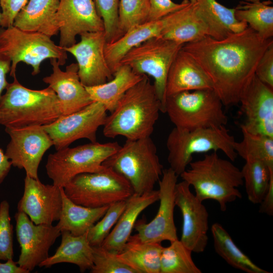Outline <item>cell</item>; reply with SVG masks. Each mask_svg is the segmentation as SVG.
I'll return each mask as SVG.
<instances>
[{
    "mask_svg": "<svg viewBox=\"0 0 273 273\" xmlns=\"http://www.w3.org/2000/svg\"><path fill=\"white\" fill-rule=\"evenodd\" d=\"M272 43V38L264 39L248 26L220 39L205 36L184 44L182 49L206 73L223 106L230 107L239 104L259 60Z\"/></svg>",
    "mask_w": 273,
    "mask_h": 273,
    "instance_id": "cell-1",
    "label": "cell"
},
{
    "mask_svg": "<svg viewBox=\"0 0 273 273\" xmlns=\"http://www.w3.org/2000/svg\"><path fill=\"white\" fill-rule=\"evenodd\" d=\"M161 110L154 85L148 75H144L107 116L103 134L108 138L122 136L131 140L150 136Z\"/></svg>",
    "mask_w": 273,
    "mask_h": 273,
    "instance_id": "cell-2",
    "label": "cell"
},
{
    "mask_svg": "<svg viewBox=\"0 0 273 273\" xmlns=\"http://www.w3.org/2000/svg\"><path fill=\"white\" fill-rule=\"evenodd\" d=\"M0 98V124L5 128L48 125L63 116L55 92L48 86L34 90L22 85L16 76Z\"/></svg>",
    "mask_w": 273,
    "mask_h": 273,
    "instance_id": "cell-3",
    "label": "cell"
},
{
    "mask_svg": "<svg viewBox=\"0 0 273 273\" xmlns=\"http://www.w3.org/2000/svg\"><path fill=\"white\" fill-rule=\"evenodd\" d=\"M189 165L179 176L193 187L194 194L202 202L215 200L221 211H225L228 204L242 198L238 189L244 184L241 170L232 161L221 158L213 151Z\"/></svg>",
    "mask_w": 273,
    "mask_h": 273,
    "instance_id": "cell-4",
    "label": "cell"
},
{
    "mask_svg": "<svg viewBox=\"0 0 273 273\" xmlns=\"http://www.w3.org/2000/svg\"><path fill=\"white\" fill-rule=\"evenodd\" d=\"M103 165L124 177L138 195L153 191L164 169L150 136L126 140Z\"/></svg>",
    "mask_w": 273,
    "mask_h": 273,
    "instance_id": "cell-5",
    "label": "cell"
},
{
    "mask_svg": "<svg viewBox=\"0 0 273 273\" xmlns=\"http://www.w3.org/2000/svg\"><path fill=\"white\" fill-rule=\"evenodd\" d=\"M234 136L225 126L187 130L174 127L166 140L167 160L178 175L193 160L195 154L221 151L232 162L237 157Z\"/></svg>",
    "mask_w": 273,
    "mask_h": 273,
    "instance_id": "cell-6",
    "label": "cell"
},
{
    "mask_svg": "<svg viewBox=\"0 0 273 273\" xmlns=\"http://www.w3.org/2000/svg\"><path fill=\"white\" fill-rule=\"evenodd\" d=\"M223 105L211 89L180 92L167 97L165 113L175 127L193 130L225 126Z\"/></svg>",
    "mask_w": 273,
    "mask_h": 273,
    "instance_id": "cell-7",
    "label": "cell"
},
{
    "mask_svg": "<svg viewBox=\"0 0 273 273\" xmlns=\"http://www.w3.org/2000/svg\"><path fill=\"white\" fill-rule=\"evenodd\" d=\"M67 53L44 34L22 30L13 25L0 28V53L11 61L10 75L13 78L20 62L30 65L32 75L35 76L40 72V64L46 59H56L60 65H64Z\"/></svg>",
    "mask_w": 273,
    "mask_h": 273,
    "instance_id": "cell-8",
    "label": "cell"
},
{
    "mask_svg": "<svg viewBox=\"0 0 273 273\" xmlns=\"http://www.w3.org/2000/svg\"><path fill=\"white\" fill-rule=\"evenodd\" d=\"M63 189L73 202L90 208L109 206L126 200L134 194L130 184L124 177L105 166L99 171L74 176Z\"/></svg>",
    "mask_w": 273,
    "mask_h": 273,
    "instance_id": "cell-9",
    "label": "cell"
},
{
    "mask_svg": "<svg viewBox=\"0 0 273 273\" xmlns=\"http://www.w3.org/2000/svg\"><path fill=\"white\" fill-rule=\"evenodd\" d=\"M120 146L116 142H95L56 150L48 156L47 174L53 184L63 188L78 174L101 170L104 167L103 163Z\"/></svg>",
    "mask_w": 273,
    "mask_h": 273,
    "instance_id": "cell-10",
    "label": "cell"
},
{
    "mask_svg": "<svg viewBox=\"0 0 273 273\" xmlns=\"http://www.w3.org/2000/svg\"><path fill=\"white\" fill-rule=\"evenodd\" d=\"M184 44L160 37H152L130 50L120 66H129L135 73L154 79V85L165 113L166 83L170 67Z\"/></svg>",
    "mask_w": 273,
    "mask_h": 273,
    "instance_id": "cell-11",
    "label": "cell"
},
{
    "mask_svg": "<svg viewBox=\"0 0 273 273\" xmlns=\"http://www.w3.org/2000/svg\"><path fill=\"white\" fill-rule=\"evenodd\" d=\"M107 110L99 102H93L83 109L58 119L42 127L53 142L56 150L69 147L77 140L97 142V132L107 116Z\"/></svg>",
    "mask_w": 273,
    "mask_h": 273,
    "instance_id": "cell-12",
    "label": "cell"
},
{
    "mask_svg": "<svg viewBox=\"0 0 273 273\" xmlns=\"http://www.w3.org/2000/svg\"><path fill=\"white\" fill-rule=\"evenodd\" d=\"M10 141L5 154L12 165L24 169L26 175L38 179V170L46 152L53 142L42 127L33 125L18 128H5Z\"/></svg>",
    "mask_w": 273,
    "mask_h": 273,
    "instance_id": "cell-13",
    "label": "cell"
},
{
    "mask_svg": "<svg viewBox=\"0 0 273 273\" xmlns=\"http://www.w3.org/2000/svg\"><path fill=\"white\" fill-rule=\"evenodd\" d=\"M16 232L21 252L17 261L29 272L49 257V251L61 233L56 225L35 224L27 214L15 213Z\"/></svg>",
    "mask_w": 273,
    "mask_h": 273,
    "instance_id": "cell-14",
    "label": "cell"
},
{
    "mask_svg": "<svg viewBox=\"0 0 273 273\" xmlns=\"http://www.w3.org/2000/svg\"><path fill=\"white\" fill-rule=\"evenodd\" d=\"M162 176L159 180L160 204L156 216L148 223L144 219L139 220L134 226L144 242H171L178 239L174 220V191L178 175L169 167L163 169Z\"/></svg>",
    "mask_w": 273,
    "mask_h": 273,
    "instance_id": "cell-15",
    "label": "cell"
},
{
    "mask_svg": "<svg viewBox=\"0 0 273 273\" xmlns=\"http://www.w3.org/2000/svg\"><path fill=\"white\" fill-rule=\"evenodd\" d=\"M80 40L65 50L76 59L78 74L85 87L104 83L112 79V73L106 60L105 48L107 42L104 31L85 32Z\"/></svg>",
    "mask_w": 273,
    "mask_h": 273,
    "instance_id": "cell-16",
    "label": "cell"
},
{
    "mask_svg": "<svg viewBox=\"0 0 273 273\" xmlns=\"http://www.w3.org/2000/svg\"><path fill=\"white\" fill-rule=\"evenodd\" d=\"M190 187L183 180L177 183L175 187V204L183 217L180 240L192 252L201 253L208 244V213L203 202L191 192Z\"/></svg>",
    "mask_w": 273,
    "mask_h": 273,
    "instance_id": "cell-17",
    "label": "cell"
},
{
    "mask_svg": "<svg viewBox=\"0 0 273 273\" xmlns=\"http://www.w3.org/2000/svg\"><path fill=\"white\" fill-rule=\"evenodd\" d=\"M56 21L60 32L59 45L63 48L76 43L78 35L104 31L103 21L93 0H60Z\"/></svg>",
    "mask_w": 273,
    "mask_h": 273,
    "instance_id": "cell-18",
    "label": "cell"
},
{
    "mask_svg": "<svg viewBox=\"0 0 273 273\" xmlns=\"http://www.w3.org/2000/svg\"><path fill=\"white\" fill-rule=\"evenodd\" d=\"M244 120L240 127L247 131L273 138V88L254 75L239 102Z\"/></svg>",
    "mask_w": 273,
    "mask_h": 273,
    "instance_id": "cell-19",
    "label": "cell"
},
{
    "mask_svg": "<svg viewBox=\"0 0 273 273\" xmlns=\"http://www.w3.org/2000/svg\"><path fill=\"white\" fill-rule=\"evenodd\" d=\"M55 185H46L26 175L23 196L18 211L25 213L35 224H52L58 220L62 206V189Z\"/></svg>",
    "mask_w": 273,
    "mask_h": 273,
    "instance_id": "cell-20",
    "label": "cell"
},
{
    "mask_svg": "<svg viewBox=\"0 0 273 273\" xmlns=\"http://www.w3.org/2000/svg\"><path fill=\"white\" fill-rule=\"evenodd\" d=\"M50 62L53 72L42 80L56 93L63 116L79 111L93 102L80 80L77 63L69 65L62 71L57 59H51Z\"/></svg>",
    "mask_w": 273,
    "mask_h": 273,
    "instance_id": "cell-21",
    "label": "cell"
},
{
    "mask_svg": "<svg viewBox=\"0 0 273 273\" xmlns=\"http://www.w3.org/2000/svg\"><path fill=\"white\" fill-rule=\"evenodd\" d=\"M163 27L159 37L181 44L205 36L215 38L207 22L197 10L196 4L187 6L162 18Z\"/></svg>",
    "mask_w": 273,
    "mask_h": 273,
    "instance_id": "cell-22",
    "label": "cell"
},
{
    "mask_svg": "<svg viewBox=\"0 0 273 273\" xmlns=\"http://www.w3.org/2000/svg\"><path fill=\"white\" fill-rule=\"evenodd\" d=\"M208 89H213L209 78L192 57L181 48L168 73L166 98L180 92Z\"/></svg>",
    "mask_w": 273,
    "mask_h": 273,
    "instance_id": "cell-23",
    "label": "cell"
},
{
    "mask_svg": "<svg viewBox=\"0 0 273 273\" xmlns=\"http://www.w3.org/2000/svg\"><path fill=\"white\" fill-rule=\"evenodd\" d=\"M159 199V190L132 195L127 199L124 211L101 246L116 254L120 252L131 236L139 215Z\"/></svg>",
    "mask_w": 273,
    "mask_h": 273,
    "instance_id": "cell-24",
    "label": "cell"
},
{
    "mask_svg": "<svg viewBox=\"0 0 273 273\" xmlns=\"http://www.w3.org/2000/svg\"><path fill=\"white\" fill-rule=\"evenodd\" d=\"M60 0H28L15 17L13 26L50 37L59 32L56 15Z\"/></svg>",
    "mask_w": 273,
    "mask_h": 273,
    "instance_id": "cell-25",
    "label": "cell"
},
{
    "mask_svg": "<svg viewBox=\"0 0 273 273\" xmlns=\"http://www.w3.org/2000/svg\"><path fill=\"white\" fill-rule=\"evenodd\" d=\"M163 27L161 19L136 25L112 42H107L105 55L113 75L124 56L132 48L154 37H159Z\"/></svg>",
    "mask_w": 273,
    "mask_h": 273,
    "instance_id": "cell-26",
    "label": "cell"
},
{
    "mask_svg": "<svg viewBox=\"0 0 273 273\" xmlns=\"http://www.w3.org/2000/svg\"><path fill=\"white\" fill-rule=\"evenodd\" d=\"M61 235V242L55 253L38 266L48 268L58 263H69L76 265L82 272L90 269L93 264V248L87 239V232L74 236L65 231Z\"/></svg>",
    "mask_w": 273,
    "mask_h": 273,
    "instance_id": "cell-27",
    "label": "cell"
},
{
    "mask_svg": "<svg viewBox=\"0 0 273 273\" xmlns=\"http://www.w3.org/2000/svg\"><path fill=\"white\" fill-rule=\"evenodd\" d=\"M161 243L142 241L137 234L131 235L120 252L119 260L138 273H160Z\"/></svg>",
    "mask_w": 273,
    "mask_h": 273,
    "instance_id": "cell-28",
    "label": "cell"
},
{
    "mask_svg": "<svg viewBox=\"0 0 273 273\" xmlns=\"http://www.w3.org/2000/svg\"><path fill=\"white\" fill-rule=\"evenodd\" d=\"M143 76L133 72L129 66L121 65L112 79L101 84L85 87L93 102L100 103L111 113L125 93L139 82Z\"/></svg>",
    "mask_w": 273,
    "mask_h": 273,
    "instance_id": "cell-29",
    "label": "cell"
},
{
    "mask_svg": "<svg viewBox=\"0 0 273 273\" xmlns=\"http://www.w3.org/2000/svg\"><path fill=\"white\" fill-rule=\"evenodd\" d=\"M62 206L57 227L61 233L68 232L74 236L86 233L105 214L109 206L90 208L71 200L62 189Z\"/></svg>",
    "mask_w": 273,
    "mask_h": 273,
    "instance_id": "cell-30",
    "label": "cell"
},
{
    "mask_svg": "<svg viewBox=\"0 0 273 273\" xmlns=\"http://www.w3.org/2000/svg\"><path fill=\"white\" fill-rule=\"evenodd\" d=\"M196 4L198 11L214 32L215 39L240 32L248 26L237 19L235 8H226L216 0H197Z\"/></svg>",
    "mask_w": 273,
    "mask_h": 273,
    "instance_id": "cell-31",
    "label": "cell"
},
{
    "mask_svg": "<svg viewBox=\"0 0 273 273\" xmlns=\"http://www.w3.org/2000/svg\"><path fill=\"white\" fill-rule=\"evenodd\" d=\"M211 231L215 251L229 265L247 273L269 272L256 265L244 253L220 223H213Z\"/></svg>",
    "mask_w": 273,
    "mask_h": 273,
    "instance_id": "cell-32",
    "label": "cell"
},
{
    "mask_svg": "<svg viewBox=\"0 0 273 273\" xmlns=\"http://www.w3.org/2000/svg\"><path fill=\"white\" fill-rule=\"evenodd\" d=\"M270 1L241 2L235 8V17L264 39L272 38L273 7Z\"/></svg>",
    "mask_w": 273,
    "mask_h": 273,
    "instance_id": "cell-33",
    "label": "cell"
},
{
    "mask_svg": "<svg viewBox=\"0 0 273 273\" xmlns=\"http://www.w3.org/2000/svg\"><path fill=\"white\" fill-rule=\"evenodd\" d=\"M241 170L248 200L253 204H260L273 178V168L262 161L247 158Z\"/></svg>",
    "mask_w": 273,
    "mask_h": 273,
    "instance_id": "cell-34",
    "label": "cell"
},
{
    "mask_svg": "<svg viewBox=\"0 0 273 273\" xmlns=\"http://www.w3.org/2000/svg\"><path fill=\"white\" fill-rule=\"evenodd\" d=\"M192 251L180 240L163 247L160 257V273H201L192 257Z\"/></svg>",
    "mask_w": 273,
    "mask_h": 273,
    "instance_id": "cell-35",
    "label": "cell"
},
{
    "mask_svg": "<svg viewBox=\"0 0 273 273\" xmlns=\"http://www.w3.org/2000/svg\"><path fill=\"white\" fill-rule=\"evenodd\" d=\"M242 140L235 142L234 149L244 160L253 158L265 163L273 168V138L259 134H253L241 128Z\"/></svg>",
    "mask_w": 273,
    "mask_h": 273,
    "instance_id": "cell-36",
    "label": "cell"
},
{
    "mask_svg": "<svg viewBox=\"0 0 273 273\" xmlns=\"http://www.w3.org/2000/svg\"><path fill=\"white\" fill-rule=\"evenodd\" d=\"M149 9V0H119L118 38L132 27L147 22Z\"/></svg>",
    "mask_w": 273,
    "mask_h": 273,
    "instance_id": "cell-37",
    "label": "cell"
},
{
    "mask_svg": "<svg viewBox=\"0 0 273 273\" xmlns=\"http://www.w3.org/2000/svg\"><path fill=\"white\" fill-rule=\"evenodd\" d=\"M126 200L118 201L109 205L101 220L95 223L87 232V239L92 247L102 245L124 211Z\"/></svg>",
    "mask_w": 273,
    "mask_h": 273,
    "instance_id": "cell-38",
    "label": "cell"
},
{
    "mask_svg": "<svg viewBox=\"0 0 273 273\" xmlns=\"http://www.w3.org/2000/svg\"><path fill=\"white\" fill-rule=\"evenodd\" d=\"M93 264L91 273H138L118 259L116 254L101 246L93 247Z\"/></svg>",
    "mask_w": 273,
    "mask_h": 273,
    "instance_id": "cell-39",
    "label": "cell"
},
{
    "mask_svg": "<svg viewBox=\"0 0 273 273\" xmlns=\"http://www.w3.org/2000/svg\"><path fill=\"white\" fill-rule=\"evenodd\" d=\"M97 11L102 18L107 42H112L118 36L119 0H93Z\"/></svg>",
    "mask_w": 273,
    "mask_h": 273,
    "instance_id": "cell-40",
    "label": "cell"
},
{
    "mask_svg": "<svg viewBox=\"0 0 273 273\" xmlns=\"http://www.w3.org/2000/svg\"><path fill=\"white\" fill-rule=\"evenodd\" d=\"M13 235L10 205L7 200H3L0 203V261L13 258Z\"/></svg>",
    "mask_w": 273,
    "mask_h": 273,
    "instance_id": "cell-41",
    "label": "cell"
},
{
    "mask_svg": "<svg viewBox=\"0 0 273 273\" xmlns=\"http://www.w3.org/2000/svg\"><path fill=\"white\" fill-rule=\"evenodd\" d=\"M190 2L184 0L181 3H175L172 0H149L150 9L147 22L161 19L166 15L179 10Z\"/></svg>",
    "mask_w": 273,
    "mask_h": 273,
    "instance_id": "cell-42",
    "label": "cell"
},
{
    "mask_svg": "<svg viewBox=\"0 0 273 273\" xmlns=\"http://www.w3.org/2000/svg\"><path fill=\"white\" fill-rule=\"evenodd\" d=\"M255 75L261 82L273 88V43L268 47L261 57Z\"/></svg>",
    "mask_w": 273,
    "mask_h": 273,
    "instance_id": "cell-43",
    "label": "cell"
},
{
    "mask_svg": "<svg viewBox=\"0 0 273 273\" xmlns=\"http://www.w3.org/2000/svg\"><path fill=\"white\" fill-rule=\"evenodd\" d=\"M28 0H0L3 21L1 27L13 25L17 14L26 5Z\"/></svg>",
    "mask_w": 273,
    "mask_h": 273,
    "instance_id": "cell-44",
    "label": "cell"
},
{
    "mask_svg": "<svg viewBox=\"0 0 273 273\" xmlns=\"http://www.w3.org/2000/svg\"><path fill=\"white\" fill-rule=\"evenodd\" d=\"M11 65V61L0 53V98L9 84L7 75L10 72Z\"/></svg>",
    "mask_w": 273,
    "mask_h": 273,
    "instance_id": "cell-45",
    "label": "cell"
},
{
    "mask_svg": "<svg viewBox=\"0 0 273 273\" xmlns=\"http://www.w3.org/2000/svg\"><path fill=\"white\" fill-rule=\"evenodd\" d=\"M260 204V213L270 216L273 215V178L271 179L267 192Z\"/></svg>",
    "mask_w": 273,
    "mask_h": 273,
    "instance_id": "cell-46",
    "label": "cell"
},
{
    "mask_svg": "<svg viewBox=\"0 0 273 273\" xmlns=\"http://www.w3.org/2000/svg\"><path fill=\"white\" fill-rule=\"evenodd\" d=\"M27 270L20 266L13 258L9 259L6 262H0V273H28Z\"/></svg>",
    "mask_w": 273,
    "mask_h": 273,
    "instance_id": "cell-47",
    "label": "cell"
},
{
    "mask_svg": "<svg viewBox=\"0 0 273 273\" xmlns=\"http://www.w3.org/2000/svg\"><path fill=\"white\" fill-rule=\"evenodd\" d=\"M12 166V163L5 153L0 148V184L7 176Z\"/></svg>",
    "mask_w": 273,
    "mask_h": 273,
    "instance_id": "cell-48",
    "label": "cell"
},
{
    "mask_svg": "<svg viewBox=\"0 0 273 273\" xmlns=\"http://www.w3.org/2000/svg\"><path fill=\"white\" fill-rule=\"evenodd\" d=\"M3 21V15L2 12L0 11V26L1 27Z\"/></svg>",
    "mask_w": 273,
    "mask_h": 273,
    "instance_id": "cell-49",
    "label": "cell"
},
{
    "mask_svg": "<svg viewBox=\"0 0 273 273\" xmlns=\"http://www.w3.org/2000/svg\"><path fill=\"white\" fill-rule=\"evenodd\" d=\"M245 1L247 2H256L260 1V0H245Z\"/></svg>",
    "mask_w": 273,
    "mask_h": 273,
    "instance_id": "cell-50",
    "label": "cell"
},
{
    "mask_svg": "<svg viewBox=\"0 0 273 273\" xmlns=\"http://www.w3.org/2000/svg\"><path fill=\"white\" fill-rule=\"evenodd\" d=\"M189 1L192 4H195L197 2V0H189Z\"/></svg>",
    "mask_w": 273,
    "mask_h": 273,
    "instance_id": "cell-51",
    "label": "cell"
}]
</instances>
